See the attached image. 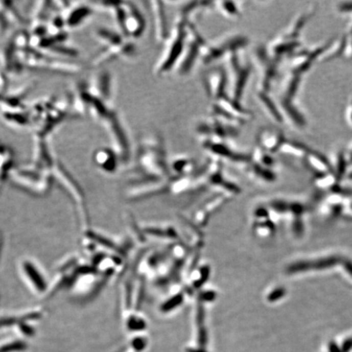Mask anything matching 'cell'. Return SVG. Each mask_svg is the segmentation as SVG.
I'll return each instance as SVG.
<instances>
[{
	"mask_svg": "<svg viewBox=\"0 0 352 352\" xmlns=\"http://www.w3.org/2000/svg\"><path fill=\"white\" fill-rule=\"evenodd\" d=\"M51 175L59 182L62 187H64V190H66L68 195L71 196V198L75 201L79 214L81 227L83 231H87L89 226L88 216L86 210L87 208L85 205L84 196L80 187L77 184V182L71 177V175L65 171L64 167L58 161H55L51 169Z\"/></svg>",
	"mask_w": 352,
	"mask_h": 352,
	"instance_id": "7",
	"label": "cell"
},
{
	"mask_svg": "<svg viewBox=\"0 0 352 352\" xmlns=\"http://www.w3.org/2000/svg\"><path fill=\"white\" fill-rule=\"evenodd\" d=\"M86 87L91 95L110 105L113 99V81L109 71H103L97 74Z\"/></svg>",
	"mask_w": 352,
	"mask_h": 352,
	"instance_id": "16",
	"label": "cell"
},
{
	"mask_svg": "<svg viewBox=\"0 0 352 352\" xmlns=\"http://www.w3.org/2000/svg\"><path fill=\"white\" fill-rule=\"evenodd\" d=\"M242 52L231 53L224 59L227 75V95L242 104L244 94L253 72L250 61L244 58Z\"/></svg>",
	"mask_w": 352,
	"mask_h": 352,
	"instance_id": "3",
	"label": "cell"
},
{
	"mask_svg": "<svg viewBox=\"0 0 352 352\" xmlns=\"http://www.w3.org/2000/svg\"><path fill=\"white\" fill-rule=\"evenodd\" d=\"M257 147L269 153L279 151L285 143L281 132L271 127L261 128L256 135Z\"/></svg>",
	"mask_w": 352,
	"mask_h": 352,
	"instance_id": "19",
	"label": "cell"
},
{
	"mask_svg": "<svg viewBox=\"0 0 352 352\" xmlns=\"http://www.w3.org/2000/svg\"><path fill=\"white\" fill-rule=\"evenodd\" d=\"M196 132L202 139H227L231 140L240 135L238 126L227 123L220 118L210 115L201 119L196 126Z\"/></svg>",
	"mask_w": 352,
	"mask_h": 352,
	"instance_id": "10",
	"label": "cell"
},
{
	"mask_svg": "<svg viewBox=\"0 0 352 352\" xmlns=\"http://www.w3.org/2000/svg\"><path fill=\"white\" fill-rule=\"evenodd\" d=\"M202 81L205 93L212 102H216L228 96L227 71L224 64L212 66L205 71Z\"/></svg>",
	"mask_w": 352,
	"mask_h": 352,
	"instance_id": "13",
	"label": "cell"
},
{
	"mask_svg": "<svg viewBox=\"0 0 352 352\" xmlns=\"http://www.w3.org/2000/svg\"><path fill=\"white\" fill-rule=\"evenodd\" d=\"M172 168L179 172H184L187 169H192L194 165L193 160L189 157H177L171 163Z\"/></svg>",
	"mask_w": 352,
	"mask_h": 352,
	"instance_id": "27",
	"label": "cell"
},
{
	"mask_svg": "<svg viewBox=\"0 0 352 352\" xmlns=\"http://www.w3.org/2000/svg\"><path fill=\"white\" fill-rule=\"evenodd\" d=\"M94 34H95L96 39L105 48L121 44L125 41V39L123 38V34L116 31H111L109 29H97L94 32Z\"/></svg>",
	"mask_w": 352,
	"mask_h": 352,
	"instance_id": "25",
	"label": "cell"
},
{
	"mask_svg": "<svg viewBox=\"0 0 352 352\" xmlns=\"http://www.w3.org/2000/svg\"><path fill=\"white\" fill-rule=\"evenodd\" d=\"M212 115L233 125H244L254 119V113L241 103L231 100L228 96L212 103Z\"/></svg>",
	"mask_w": 352,
	"mask_h": 352,
	"instance_id": "9",
	"label": "cell"
},
{
	"mask_svg": "<svg viewBox=\"0 0 352 352\" xmlns=\"http://www.w3.org/2000/svg\"><path fill=\"white\" fill-rule=\"evenodd\" d=\"M201 145L205 150L218 159L224 158L239 164L247 165L251 161L252 155L235 147L231 140L227 139H202Z\"/></svg>",
	"mask_w": 352,
	"mask_h": 352,
	"instance_id": "12",
	"label": "cell"
},
{
	"mask_svg": "<svg viewBox=\"0 0 352 352\" xmlns=\"http://www.w3.org/2000/svg\"><path fill=\"white\" fill-rule=\"evenodd\" d=\"M125 17L123 23V35L130 38H139L145 32V17L139 8L131 2H123Z\"/></svg>",
	"mask_w": 352,
	"mask_h": 352,
	"instance_id": "14",
	"label": "cell"
},
{
	"mask_svg": "<svg viewBox=\"0 0 352 352\" xmlns=\"http://www.w3.org/2000/svg\"><path fill=\"white\" fill-rule=\"evenodd\" d=\"M187 32L184 49L175 68L179 76L190 75L197 61L201 60L202 50L208 42L191 20H187Z\"/></svg>",
	"mask_w": 352,
	"mask_h": 352,
	"instance_id": "5",
	"label": "cell"
},
{
	"mask_svg": "<svg viewBox=\"0 0 352 352\" xmlns=\"http://www.w3.org/2000/svg\"><path fill=\"white\" fill-rule=\"evenodd\" d=\"M149 11L151 12L153 35L158 44L163 45L169 36L170 30L167 20L165 7L162 2L151 1L149 3Z\"/></svg>",
	"mask_w": 352,
	"mask_h": 352,
	"instance_id": "15",
	"label": "cell"
},
{
	"mask_svg": "<svg viewBox=\"0 0 352 352\" xmlns=\"http://www.w3.org/2000/svg\"><path fill=\"white\" fill-rule=\"evenodd\" d=\"M254 54L259 71L257 91L269 93L277 77L278 62L270 57L265 46H257Z\"/></svg>",
	"mask_w": 352,
	"mask_h": 352,
	"instance_id": "11",
	"label": "cell"
},
{
	"mask_svg": "<svg viewBox=\"0 0 352 352\" xmlns=\"http://www.w3.org/2000/svg\"><path fill=\"white\" fill-rule=\"evenodd\" d=\"M20 272L31 290L37 294H46L49 288L46 279L40 269L31 260H25L20 264Z\"/></svg>",
	"mask_w": 352,
	"mask_h": 352,
	"instance_id": "18",
	"label": "cell"
},
{
	"mask_svg": "<svg viewBox=\"0 0 352 352\" xmlns=\"http://www.w3.org/2000/svg\"><path fill=\"white\" fill-rule=\"evenodd\" d=\"M214 6L224 18L228 20H238L242 17V7L240 6V3L234 1H220L214 2Z\"/></svg>",
	"mask_w": 352,
	"mask_h": 352,
	"instance_id": "26",
	"label": "cell"
},
{
	"mask_svg": "<svg viewBox=\"0 0 352 352\" xmlns=\"http://www.w3.org/2000/svg\"><path fill=\"white\" fill-rule=\"evenodd\" d=\"M187 20L179 16L169 36L163 44V50L156 62L153 72L157 76L166 75L175 68L181 57L187 39Z\"/></svg>",
	"mask_w": 352,
	"mask_h": 352,
	"instance_id": "1",
	"label": "cell"
},
{
	"mask_svg": "<svg viewBox=\"0 0 352 352\" xmlns=\"http://www.w3.org/2000/svg\"><path fill=\"white\" fill-rule=\"evenodd\" d=\"M136 52L135 44L125 40L121 44L105 48L102 52L97 54L95 58L93 59L91 64L94 67H98L115 58H131L136 54Z\"/></svg>",
	"mask_w": 352,
	"mask_h": 352,
	"instance_id": "17",
	"label": "cell"
},
{
	"mask_svg": "<svg viewBox=\"0 0 352 352\" xmlns=\"http://www.w3.org/2000/svg\"><path fill=\"white\" fill-rule=\"evenodd\" d=\"M249 43L250 39L245 34H225L213 42H207L202 50L200 61L205 65H210L222 59L224 60L231 53L245 50Z\"/></svg>",
	"mask_w": 352,
	"mask_h": 352,
	"instance_id": "4",
	"label": "cell"
},
{
	"mask_svg": "<svg viewBox=\"0 0 352 352\" xmlns=\"http://www.w3.org/2000/svg\"><path fill=\"white\" fill-rule=\"evenodd\" d=\"M256 99L257 102L261 105L263 110L270 119L277 123L282 121L281 112L278 108L276 101H274V99L269 95V93L257 91Z\"/></svg>",
	"mask_w": 352,
	"mask_h": 352,
	"instance_id": "23",
	"label": "cell"
},
{
	"mask_svg": "<svg viewBox=\"0 0 352 352\" xmlns=\"http://www.w3.org/2000/svg\"><path fill=\"white\" fill-rule=\"evenodd\" d=\"M9 175L16 185L38 195H44L50 190L53 178L51 173L42 172L33 167L12 171Z\"/></svg>",
	"mask_w": 352,
	"mask_h": 352,
	"instance_id": "8",
	"label": "cell"
},
{
	"mask_svg": "<svg viewBox=\"0 0 352 352\" xmlns=\"http://www.w3.org/2000/svg\"><path fill=\"white\" fill-rule=\"evenodd\" d=\"M2 119L8 126L16 129H24L33 125L30 113L25 112H3Z\"/></svg>",
	"mask_w": 352,
	"mask_h": 352,
	"instance_id": "24",
	"label": "cell"
},
{
	"mask_svg": "<svg viewBox=\"0 0 352 352\" xmlns=\"http://www.w3.org/2000/svg\"><path fill=\"white\" fill-rule=\"evenodd\" d=\"M101 126L106 131L111 144V149L119 156L122 162L128 161L131 157V145L125 125L114 110L101 122Z\"/></svg>",
	"mask_w": 352,
	"mask_h": 352,
	"instance_id": "6",
	"label": "cell"
},
{
	"mask_svg": "<svg viewBox=\"0 0 352 352\" xmlns=\"http://www.w3.org/2000/svg\"><path fill=\"white\" fill-rule=\"evenodd\" d=\"M24 23L11 2H0V37L14 27H20Z\"/></svg>",
	"mask_w": 352,
	"mask_h": 352,
	"instance_id": "20",
	"label": "cell"
},
{
	"mask_svg": "<svg viewBox=\"0 0 352 352\" xmlns=\"http://www.w3.org/2000/svg\"><path fill=\"white\" fill-rule=\"evenodd\" d=\"M137 162L141 173L147 174L148 178L169 172L165 145L161 137L145 139L139 144Z\"/></svg>",
	"mask_w": 352,
	"mask_h": 352,
	"instance_id": "2",
	"label": "cell"
},
{
	"mask_svg": "<svg viewBox=\"0 0 352 352\" xmlns=\"http://www.w3.org/2000/svg\"><path fill=\"white\" fill-rule=\"evenodd\" d=\"M7 87H8L7 74L6 72L0 67V93L6 92Z\"/></svg>",
	"mask_w": 352,
	"mask_h": 352,
	"instance_id": "28",
	"label": "cell"
},
{
	"mask_svg": "<svg viewBox=\"0 0 352 352\" xmlns=\"http://www.w3.org/2000/svg\"><path fill=\"white\" fill-rule=\"evenodd\" d=\"M75 3H73L71 8L65 12L66 15L64 16L65 26L68 28H78L92 15V7L85 6L77 3L76 5H75Z\"/></svg>",
	"mask_w": 352,
	"mask_h": 352,
	"instance_id": "21",
	"label": "cell"
},
{
	"mask_svg": "<svg viewBox=\"0 0 352 352\" xmlns=\"http://www.w3.org/2000/svg\"><path fill=\"white\" fill-rule=\"evenodd\" d=\"M93 159L97 167L107 174L116 172L119 169V162L121 161L113 149L107 148L97 149Z\"/></svg>",
	"mask_w": 352,
	"mask_h": 352,
	"instance_id": "22",
	"label": "cell"
}]
</instances>
